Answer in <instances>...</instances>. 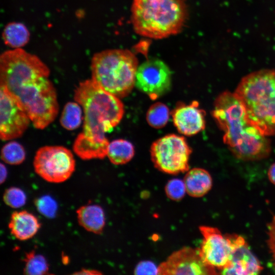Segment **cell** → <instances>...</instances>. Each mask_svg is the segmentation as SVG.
<instances>
[{
  "mask_svg": "<svg viewBox=\"0 0 275 275\" xmlns=\"http://www.w3.org/2000/svg\"><path fill=\"white\" fill-rule=\"evenodd\" d=\"M78 224L86 230L99 234L103 230L105 218L102 208L96 204L82 206L76 210Z\"/></svg>",
  "mask_w": 275,
  "mask_h": 275,
  "instance_id": "2e32d148",
  "label": "cell"
},
{
  "mask_svg": "<svg viewBox=\"0 0 275 275\" xmlns=\"http://www.w3.org/2000/svg\"><path fill=\"white\" fill-rule=\"evenodd\" d=\"M3 37L5 43L15 48L24 46L30 39V33L26 27L20 22H11L5 28Z\"/></svg>",
  "mask_w": 275,
  "mask_h": 275,
  "instance_id": "d6986e66",
  "label": "cell"
},
{
  "mask_svg": "<svg viewBox=\"0 0 275 275\" xmlns=\"http://www.w3.org/2000/svg\"><path fill=\"white\" fill-rule=\"evenodd\" d=\"M3 200L8 206L13 208H19L25 205L26 197L21 189L16 187H11L5 191Z\"/></svg>",
  "mask_w": 275,
  "mask_h": 275,
  "instance_id": "cb8c5ba5",
  "label": "cell"
},
{
  "mask_svg": "<svg viewBox=\"0 0 275 275\" xmlns=\"http://www.w3.org/2000/svg\"><path fill=\"white\" fill-rule=\"evenodd\" d=\"M263 269L258 259L253 254L245 241L233 251L228 265L221 274L250 275L259 274Z\"/></svg>",
  "mask_w": 275,
  "mask_h": 275,
  "instance_id": "5bb4252c",
  "label": "cell"
},
{
  "mask_svg": "<svg viewBox=\"0 0 275 275\" xmlns=\"http://www.w3.org/2000/svg\"><path fill=\"white\" fill-rule=\"evenodd\" d=\"M171 72L168 65L157 59L147 60L137 69L135 85L152 100L168 92L172 85Z\"/></svg>",
  "mask_w": 275,
  "mask_h": 275,
  "instance_id": "8fae6325",
  "label": "cell"
},
{
  "mask_svg": "<svg viewBox=\"0 0 275 275\" xmlns=\"http://www.w3.org/2000/svg\"><path fill=\"white\" fill-rule=\"evenodd\" d=\"M267 244L275 267V215L267 225Z\"/></svg>",
  "mask_w": 275,
  "mask_h": 275,
  "instance_id": "4316f807",
  "label": "cell"
},
{
  "mask_svg": "<svg viewBox=\"0 0 275 275\" xmlns=\"http://www.w3.org/2000/svg\"><path fill=\"white\" fill-rule=\"evenodd\" d=\"M268 177L270 181L275 185V163L270 167L268 171Z\"/></svg>",
  "mask_w": 275,
  "mask_h": 275,
  "instance_id": "f546056e",
  "label": "cell"
},
{
  "mask_svg": "<svg viewBox=\"0 0 275 275\" xmlns=\"http://www.w3.org/2000/svg\"><path fill=\"white\" fill-rule=\"evenodd\" d=\"M212 116L225 132L224 142L236 157L253 161L268 156L270 141L249 122L242 103L234 93L224 92L216 98Z\"/></svg>",
  "mask_w": 275,
  "mask_h": 275,
  "instance_id": "6da1fadb",
  "label": "cell"
},
{
  "mask_svg": "<svg viewBox=\"0 0 275 275\" xmlns=\"http://www.w3.org/2000/svg\"><path fill=\"white\" fill-rule=\"evenodd\" d=\"M134 155V148L130 142L124 139L113 140L109 143L107 156L114 164H124Z\"/></svg>",
  "mask_w": 275,
  "mask_h": 275,
  "instance_id": "ac0fdd59",
  "label": "cell"
},
{
  "mask_svg": "<svg viewBox=\"0 0 275 275\" xmlns=\"http://www.w3.org/2000/svg\"><path fill=\"white\" fill-rule=\"evenodd\" d=\"M0 172H1V183L2 184L4 183L7 177L8 172L6 166L2 163H1L0 166Z\"/></svg>",
  "mask_w": 275,
  "mask_h": 275,
  "instance_id": "4dcf8cb0",
  "label": "cell"
},
{
  "mask_svg": "<svg viewBox=\"0 0 275 275\" xmlns=\"http://www.w3.org/2000/svg\"><path fill=\"white\" fill-rule=\"evenodd\" d=\"M186 193L193 197H201L211 189L212 179L209 172L202 168L188 170L184 176Z\"/></svg>",
  "mask_w": 275,
  "mask_h": 275,
  "instance_id": "e0dca14e",
  "label": "cell"
},
{
  "mask_svg": "<svg viewBox=\"0 0 275 275\" xmlns=\"http://www.w3.org/2000/svg\"><path fill=\"white\" fill-rule=\"evenodd\" d=\"M74 274H86V275H94L101 274L102 273L98 270L94 269H82L78 272L73 273Z\"/></svg>",
  "mask_w": 275,
  "mask_h": 275,
  "instance_id": "f1b7e54d",
  "label": "cell"
},
{
  "mask_svg": "<svg viewBox=\"0 0 275 275\" xmlns=\"http://www.w3.org/2000/svg\"><path fill=\"white\" fill-rule=\"evenodd\" d=\"M134 273L136 274H158V267L151 261H142L136 266Z\"/></svg>",
  "mask_w": 275,
  "mask_h": 275,
  "instance_id": "83f0119b",
  "label": "cell"
},
{
  "mask_svg": "<svg viewBox=\"0 0 275 275\" xmlns=\"http://www.w3.org/2000/svg\"><path fill=\"white\" fill-rule=\"evenodd\" d=\"M158 274H216V269L206 264L201 258L198 249L184 247L173 252L158 267Z\"/></svg>",
  "mask_w": 275,
  "mask_h": 275,
  "instance_id": "7c38bea8",
  "label": "cell"
},
{
  "mask_svg": "<svg viewBox=\"0 0 275 275\" xmlns=\"http://www.w3.org/2000/svg\"><path fill=\"white\" fill-rule=\"evenodd\" d=\"M40 227L38 218L25 210L13 212L8 224L11 234L16 239L22 241L34 236Z\"/></svg>",
  "mask_w": 275,
  "mask_h": 275,
  "instance_id": "9a60e30c",
  "label": "cell"
},
{
  "mask_svg": "<svg viewBox=\"0 0 275 275\" xmlns=\"http://www.w3.org/2000/svg\"><path fill=\"white\" fill-rule=\"evenodd\" d=\"M234 93L249 122L264 135H275V71L262 69L246 75Z\"/></svg>",
  "mask_w": 275,
  "mask_h": 275,
  "instance_id": "277c9868",
  "label": "cell"
},
{
  "mask_svg": "<svg viewBox=\"0 0 275 275\" xmlns=\"http://www.w3.org/2000/svg\"><path fill=\"white\" fill-rule=\"evenodd\" d=\"M203 240L199 253L207 265L222 270L228 265L234 250L245 240L237 234H223L216 228L202 226L199 227Z\"/></svg>",
  "mask_w": 275,
  "mask_h": 275,
  "instance_id": "ba28073f",
  "label": "cell"
},
{
  "mask_svg": "<svg viewBox=\"0 0 275 275\" xmlns=\"http://www.w3.org/2000/svg\"><path fill=\"white\" fill-rule=\"evenodd\" d=\"M197 101L186 104L179 102L171 113L178 131L186 136L197 134L205 127V112L199 108Z\"/></svg>",
  "mask_w": 275,
  "mask_h": 275,
  "instance_id": "4fadbf2b",
  "label": "cell"
},
{
  "mask_svg": "<svg viewBox=\"0 0 275 275\" xmlns=\"http://www.w3.org/2000/svg\"><path fill=\"white\" fill-rule=\"evenodd\" d=\"M165 191L170 199L175 201L181 200L186 193L184 181L178 179L170 180L165 187Z\"/></svg>",
  "mask_w": 275,
  "mask_h": 275,
  "instance_id": "484cf974",
  "label": "cell"
},
{
  "mask_svg": "<svg viewBox=\"0 0 275 275\" xmlns=\"http://www.w3.org/2000/svg\"><path fill=\"white\" fill-rule=\"evenodd\" d=\"M192 149L185 138L169 134L155 141L150 148L151 158L158 170L176 175L189 170Z\"/></svg>",
  "mask_w": 275,
  "mask_h": 275,
  "instance_id": "52a82bcc",
  "label": "cell"
},
{
  "mask_svg": "<svg viewBox=\"0 0 275 275\" xmlns=\"http://www.w3.org/2000/svg\"><path fill=\"white\" fill-rule=\"evenodd\" d=\"M31 119L18 99L0 85V138L9 141L20 137Z\"/></svg>",
  "mask_w": 275,
  "mask_h": 275,
  "instance_id": "30bf717a",
  "label": "cell"
},
{
  "mask_svg": "<svg viewBox=\"0 0 275 275\" xmlns=\"http://www.w3.org/2000/svg\"><path fill=\"white\" fill-rule=\"evenodd\" d=\"M48 77L34 74L5 86L20 102L34 126L39 129L52 123L59 109L56 89Z\"/></svg>",
  "mask_w": 275,
  "mask_h": 275,
  "instance_id": "8992f818",
  "label": "cell"
},
{
  "mask_svg": "<svg viewBox=\"0 0 275 275\" xmlns=\"http://www.w3.org/2000/svg\"><path fill=\"white\" fill-rule=\"evenodd\" d=\"M33 165L35 172L44 180L59 183L68 180L74 172L75 160L71 151L61 146L39 149Z\"/></svg>",
  "mask_w": 275,
  "mask_h": 275,
  "instance_id": "9c48e42d",
  "label": "cell"
},
{
  "mask_svg": "<svg viewBox=\"0 0 275 275\" xmlns=\"http://www.w3.org/2000/svg\"><path fill=\"white\" fill-rule=\"evenodd\" d=\"M1 159L7 164L18 165L25 158V151L23 146L16 141L6 144L1 150Z\"/></svg>",
  "mask_w": 275,
  "mask_h": 275,
  "instance_id": "603a6c76",
  "label": "cell"
},
{
  "mask_svg": "<svg viewBox=\"0 0 275 275\" xmlns=\"http://www.w3.org/2000/svg\"><path fill=\"white\" fill-rule=\"evenodd\" d=\"M131 21L135 32L160 39L179 33L187 18L184 0H132Z\"/></svg>",
  "mask_w": 275,
  "mask_h": 275,
  "instance_id": "3957f363",
  "label": "cell"
},
{
  "mask_svg": "<svg viewBox=\"0 0 275 275\" xmlns=\"http://www.w3.org/2000/svg\"><path fill=\"white\" fill-rule=\"evenodd\" d=\"M23 273L26 275L48 274L49 265L46 258L34 250L26 253L23 259Z\"/></svg>",
  "mask_w": 275,
  "mask_h": 275,
  "instance_id": "44dd1931",
  "label": "cell"
},
{
  "mask_svg": "<svg viewBox=\"0 0 275 275\" xmlns=\"http://www.w3.org/2000/svg\"><path fill=\"white\" fill-rule=\"evenodd\" d=\"M35 205L38 211L48 218L53 217L57 212V204L51 197L44 196L36 200Z\"/></svg>",
  "mask_w": 275,
  "mask_h": 275,
  "instance_id": "d4e9b609",
  "label": "cell"
},
{
  "mask_svg": "<svg viewBox=\"0 0 275 275\" xmlns=\"http://www.w3.org/2000/svg\"><path fill=\"white\" fill-rule=\"evenodd\" d=\"M74 99L84 113L83 130L75 141L107 152L109 142L105 133L111 131L121 121L124 113L123 103L92 79L79 84Z\"/></svg>",
  "mask_w": 275,
  "mask_h": 275,
  "instance_id": "7a4b0ae2",
  "label": "cell"
},
{
  "mask_svg": "<svg viewBox=\"0 0 275 275\" xmlns=\"http://www.w3.org/2000/svg\"><path fill=\"white\" fill-rule=\"evenodd\" d=\"M82 120V109L77 102H68L64 106L60 119L62 126L73 130L78 128Z\"/></svg>",
  "mask_w": 275,
  "mask_h": 275,
  "instance_id": "ffe728a7",
  "label": "cell"
},
{
  "mask_svg": "<svg viewBox=\"0 0 275 275\" xmlns=\"http://www.w3.org/2000/svg\"><path fill=\"white\" fill-rule=\"evenodd\" d=\"M170 117V111L164 103L157 102L150 106L147 112L146 120L152 127L160 129L168 123Z\"/></svg>",
  "mask_w": 275,
  "mask_h": 275,
  "instance_id": "7402d4cb",
  "label": "cell"
},
{
  "mask_svg": "<svg viewBox=\"0 0 275 275\" xmlns=\"http://www.w3.org/2000/svg\"><path fill=\"white\" fill-rule=\"evenodd\" d=\"M138 64L135 55L129 50H103L92 59L91 79L106 92L123 98L135 85Z\"/></svg>",
  "mask_w": 275,
  "mask_h": 275,
  "instance_id": "5b68a950",
  "label": "cell"
}]
</instances>
